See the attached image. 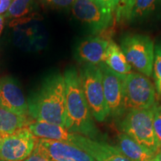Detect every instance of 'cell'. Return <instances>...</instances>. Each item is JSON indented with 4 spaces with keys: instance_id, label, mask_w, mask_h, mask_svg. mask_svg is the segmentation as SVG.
Listing matches in <instances>:
<instances>
[{
    "instance_id": "1",
    "label": "cell",
    "mask_w": 161,
    "mask_h": 161,
    "mask_svg": "<svg viewBox=\"0 0 161 161\" xmlns=\"http://www.w3.org/2000/svg\"><path fill=\"white\" fill-rule=\"evenodd\" d=\"M66 84V114L64 128L69 132L98 140L100 132L82 90L79 72L71 67L64 72Z\"/></svg>"
},
{
    "instance_id": "2",
    "label": "cell",
    "mask_w": 161,
    "mask_h": 161,
    "mask_svg": "<svg viewBox=\"0 0 161 161\" xmlns=\"http://www.w3.org/2000/svg\"><path fill=\"white\" fill-rule=\"evenodd\" d=\"M29 114L39 122L64 127L66 114V84L63 75L53 74L28 102Z\"/></svg>"
},
{
    "instance_id": "3",
    "label": "cell",
    "mask_w": 161,
    "mask_h": 161,
    "mask_svg": "<svg viewBox=\"0 0 161 161\" xmlns=\"http://www.w3.org/2000/svg\"><path fill=\"white\" fill-rule=\"evenodd\" d=\"M153 108L126 112L120 121L119 128L122 133L156 156L160 152V148L153 125Z\"/></svg>"
},
{
    "instance_id": "4",
    "label": "cell",
    "mask_w": 161,
    "mask_h": 161,
    "mask_svg": "<svg viewBox=\"0 0 161 161\" xmlns=\"http://www.w3.org/2000/svg\"><path fill=\"white\" fill-rule=\"evenodd\" d=\"M84 96L93 118L102 122L109 116L104 98L102 72L98 66L84 64L79 70Z\"/></svg>"
},
{
    "instance_id": "5",
    "label": "cell",
    "mask_w": 161,
    "mask_h": 161,
    "mask_svg": "<svg viewBox=\"0 0 161 161\" xmlns=\"http://www.w3.org/2000/svg\"><path fill=\"white\" fill-rule=\"evenodd\" d=\"M120 48L131 67L147 77L152 75L154 44L148 36L126 35L121 40Z\"/></svg>"
},
{
    "instance_id": "6",
    "label": "cell",
    "mask_w": 161,
    "mask_h": 161,
    "mask_svg": "<svg viewBox=\"0 0 161 161\" xmlns=\"http://www.w3.org/2000/svg\"><path fill=\"white\" fill-rule=\"evenodd\" d=\"M155 105V86L147 76L131 72L123 81L125 112L150 109Z\"/></svg>"
},
{
    "instance_id": "7",
    "label": "cell",
    "mask_w": 161,
    "mask_h": 161,
    "mask_svg": "<svg viewBox=\"0 0 161 161\" xmlns=\"http://www.w3.org/2000/svg\"><path fill=\"white\" fill-rule=\"evenodd\" d=\"M37 138L28 127L5 134L0 145V160L23 161L29 158L35 149Z\"/></svg>"
},
{
    "instance_id": "8",
    "label": "cell",
    "mask_w": 161,
    "mask_h": 161,
    "mask_svg": "<svg viewBox=\"0 0 161 161\" xmlns=\"http://www.w3.org/2000/svg\"><path fill=\"white\" fill-rule=\"evenodd\" d=\"M72 14L94 32L105 31L111 25L114 13L94 0H75Z\"/></svg>"
},
{
    "instance_id": "9",
    "label": "cell",
    "mask_w": 161,
    "mask_h": 161,
    "mask_svg": "<svg viewBox=\"0 0 161 161\" xmlns=\"http://www.w3.org/2000/svg\"><path fill=\"white\" fill-rule=\"evenodd\" d=\"M98 66L102 74L104 98L109 116L119 118L125 114L123 106V81L125 76L114 72L104 62Z\"/></svg>"
},
{
    "instance_id": "10",
    "label": "cell",
    "mask_w": 161,
    "mask_h": 161,
    "mask_svg": "<svg viewBox=\"0 0 161 161\" xmlns=\"http://www.w3.org/2000/svg\"><path fill=\"white\" fill-rule=\"evenodd\" d=\"M35 148L52 161H96L84 151L62 141L40 138Z\"/></svg>"
},
{
    "instance_id": "11",
    "label": "cell",
    "mask_w": 161,
    "mask_h": 161,
    "mask_svg": "<svg viewBox=\"0 0 161 161\" xmlns=\"http://www.w3.org/2000/svg\"><path fill=\"white\" fill-rule=\"evenodd\" d=\"M69 143L80 148L96 161H132L122 154L116 146H113L99 140L72 133Z\"/></svg>"
},
{
    "instance_id": "12",
    "label": "cell",
    "mask_w": 161,
    "mask_h": 161,
    "mask_svg": "<svg viewBox=\"0 0 161 161\" xmlns=\"http://www.w3.org/2000/svg\"><path fill=\"white\" fill-rule=\"evenodd\" d=\"M0 106L17 115L29 114L27 101L14 78L6 76L0 80Z\"/></svg>"
},
{
    "instance_id": "13",
    "label": "cell",
    "mask_w": 161,
    "mask_h": 161,
    "mask_svg": "<svg viewBox=\"0 0 161 161\" xmlns=\"http://www.w3.org/2000/svg\"><path fill=\"white\" fill-rule=\"evenodd\" d=\"M110 40L100 37L86 38L78 46L77 58L84 64L98 66L104 61Z\"/></svg>"
},
{
    "instance_id": "14",
    "label": "cell",
    "mask_w": 161,
    "mask_h": 161,
    "mask_svg": "<svg viewBox=\"0 0 161 161\" xmlns=\"http://www.w3.org/2000/svg\"><path fill=\"white\" fill-rule=\"evenodd\" d=\"M116 148L132 161H154L155 155L124 133L118 134Z\"/></svg>"
},
{
    "instance_id": "15",
    "label": "cell",
    "mask_w": 161,
    "mask_h": 161,
    "mask_svg": "<svg viewBox=\"0 0 161 161\" xmlns=\"http://www.w3.org/2000/svg\"><path fill=\"white\" fill-rule=\"evenodd\" d=\"M28 128L36 137L39 138L62 141L69 143L72 136V132L66 130L64 127L45 122L36 121L31 122Z\"/></svg>"
},
{
    "instance_id": "16",
    "label": "cell",
    "mask_w": 161,
    "mask_h": 161,
    "mask_svg": "<svg viewBox=\"0 0 161 161\" xmlns=\"http://www.w3.org/2000/svg\"><path fill=\"white\" fill-rule=\"evenodd\" d=\"M104 63L119 75L126 76L131 72V66L127 61L125 56L115 42L110 40L104 55Z\"/></svg>"
},
{
    "instance_id": "17",
    "label": "cell",
    "mask_w": 161,
    "mask_h": 161,
    "mask_svg": "<svg viewBox=\"0 0 161 161\" xmlns=\"http://www.w3.org/2000/svg\"><path fill=\"white\" fill-rule=\"evenodd\" d=\"M161 16V0H136L129 22H141Z\"/></svg>"
},
{
    "instance_id": "18",
    "label": "cell",
    "mask_w": 161,
    "mask_h": 161,
    "mask_svg": "<svg viewBox=\"0 0 161 161\" xmlns=\"http://www.w3.org/2000/svg\"><path fill=\"white\" fill-rule=\"evenodd\" d=\"M31 122L26 116L17 115L0 106V132L12 134L20 128L28 127Z\"/></svg>"
},
{
    "instance_id": "19",
    "label": "cell",
    "mask_w": 161,
    "mask_h": 161,
    "mask_svg": "<svg viewBox=\"0 0 161 161\" xmlns=\"http://www.w3.org/2000/svg\"><path fill=\"white\" fill-rule=\"evenodd\" d=\"M34 0H13L4 17H21L31 11Z\"/></svg>"
},
{
    "instance_id": "20",
    "label": "cell",
    "mask_w": 161,
    "mask_h": 161,
    "mask_svg": "<svg viewBox=\"0 0 161 161\" xmlns=\"http://www.w3.org/2000/svg\"><path fill=\"white\" fill-rule=\"evenodd\" d=\"M136 0H120L118 8L116 11V17L117 21L125 20L129 22L130 14Z\"/></svg>"
},
{
    "instance_id": "21",
    "label": "cell",
    "mask_w": 161,
    "mask_h": 161,
    "mask_svg": "<svg viewBox=\"0 0 161 161\" xmlns=\"http://www.w3.org/2000/svg\"><path fill=\"white\" fill-rule=\"evenodd\" d=\"M154 116H153V125L155 133V136L158 140V143L161 151V104L155 105L153 108Z\"/></svg>"
},
{
    "instance_id": "22",
    "label": "cell",
    "mask_w": 161,
    "mask_h": 161,
    "mask_svg": "<svg viewBox=\"0 0 161 161\" xmlns=\"http://www.w3.org/2000/svg\"><path fill=\"white\" fill-rule=\"evenodd\" d=\"M152 74L154 80L161 78V43H157L154 46V58Z\"/></svg>"
},
{
    "instance_id": "23",
    "label": "cell",
    "mask_w": 161,
    "mask_h": 161,
    "mask_svg": "<svg viewBox=\"0 0 161 161\" xmlns=\"http://www.w3.org/2000/svg\"><path fill=\"white\" fill-rule=\"evenodd\" d=\"M44 3L56 8H67L72 7L75 0H42Z\"/></svg>"
},
{
    "instance_id": "24",
    "label": "cell",
    "mask_w": 161,
    "mask_h": 161,
    "mask_svg": "<svg viewBox=\"0 0 161 161\" xmlns=\"http://www.w3.org/2000/svg\"><path fill=\"white\" fill-rule=\"evenodd\" d=\"M94 1L103 6L106 9L109 10L112 13H114L118 8L120 0H94Z\"/></svg>"
},
{
    "instance_id": "25",
    "label": "cell",
    "mask_w": 161,
    "mask_h": 161,
    "mask_svg": "<svg viewBox=\"0 0 161 161\" xmlns=\"http://www.w3.org/2000/svg\"><path fill=\"white\" fill-rule=\"evenodd\" d=\"M23 161H52L49 160L48 158H45V157L42 155L40 153L38 152L37 149H34L33 152L31 154L29 158H27L25 160Z\"/></svg>"
},
{
    "instance_id": "26",
    "label": "cell",
    "mask_w": 161,
    "mask_h": 161,
    "mask_svg": "<svg viewBox=\"0 0 161 161\" xmlns=\"http://www.w3.org/2000/svg\"><path fill=\"white\" fill-rule=\"evenodd\" d=\"M13 0H0V15L5 14Z\"/></svg>"
},
{
    "instance_id": "27",
    "label": "cell",
    "mask_w": 161,
    "mask_h": 161,
    "mask_svg": "<svg viewBox=\"0 0 161 161\" xmlns=\"http://www.w3.org/2000/svg\"><path fill=\"white\" fill-rule=\"evenodd\" d=\"M155 88L158 93L161 95V78H158V79L155 80Z\"/></svg>"
},
{
    "instance_id": "28",
    "label": "cell",
    "mask_w": 161,
    "mask_h": 161,
    "mask_svg": "<svg viewBox=\"0 0 161 161\" xmlns=\"http://www.w3.org/2000/svg\"><path fill=\"white\" fill-rule=\"evenodd\" d=\"M4 26V16L0 15V35H1L2 31L3 29Z\"/></svg>"
},
{
    "instance_id": "29",
    "label": "cell",
    "mask_w": 161,
    "mask_h": 161,
    "mask_svg": "<svg viewBox=\"0 0 161 161\" xmlns=\"http://www.w3.org/2000/svg\"><path fill=\"white\" fill-rule=\"evenodd\" d=\"M154 161H161V151L155 156Z\"/></svg>"
},
{
    "instance_id": "30",
    "label": "cell",
    "mask_w": 161,
    "mask_h": 161,
    "mask_svg": "<svg viewBox=\"0 0 161 161\" xmlns=\"http://www.w3.org/2000/svg\"><path fill=\"white\" fill-rule=\"evenodd\" d=\"M5 135V134L0 132V145H1V142H2V141H3V139L4 138Z\"/></svg>"
},
{
    "instance_id": "31",
    "label": "cell",
    "mask_w": 161,
    "mask_h": 161,
    "mask_svg": "<svg viewBox=\"0 0 161 161\" xmlns=\"http://www.w3.org/2000/svg\"><path fill=\"white\" fill-rule=\"evenodd\" d=\"M0 161H4V160H0Z\"/></svg>"
}]
</instances>
